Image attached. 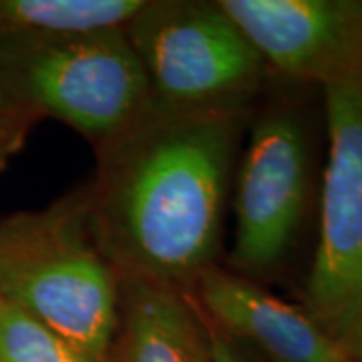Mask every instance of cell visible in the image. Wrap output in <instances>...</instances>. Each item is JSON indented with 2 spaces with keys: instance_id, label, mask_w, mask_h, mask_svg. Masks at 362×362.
Segmentation results:
<instances>
[{
  "instance_id": "ba28073f",
  "label": "cell",
  "mask_w": 362,
  "mask_h": 362,
  "mask_svg": "<svg viewBox=\"0 0 362 362\" xmlns=\"http://www.w3.org/2000/svg\"><path fill=\"white\" fill-rule=\"evenodd\" d=\"M187 294L226 337L250 342L270 362H350L304 308L238 274L211 266L199 274Z\"/></svg>"
},
{
  "instance_id": "7a4b0ae2",
  "label": "cell",
  "mask_w": 362,
  "mask_h": 362,
  "mask_svg": "<svg viewBox=\"0 0 362 362\" xmlns=\"http://www.w3.org/2000/svg\"><path fill=\"white\" fill-rule=\"evenodd\" d=\"M0 298L103 361L119 274L93 233L85 194L0 218Z\"/></svg>"
},
{
  "instance_id": "9a60e30c",
  "label": "cell",
  "mask_w": 362,
  "mask_h": 362,
  "mask_svg": "<svg viewBox=\"0 0 362 362\" xmlns=\"http://www.w3.org/2000/svg\"><path fill=\"white\" fill-rule=\"evenodd\" d=\"M8 111H18V109L11 103V99L6 97V93H4L2 85H0V113H8Z\"/></svg>"
},
{
  "instance_id": "9c48e42d",
  "label": "cell",
  "mask_w": 362,
  "mask_h": 362,
  "mask_svg": "<svg viewBox=\"0 0 362 362\" xmlns=\"http://www.w3.org/2000/svg\"><path fill=\"white\" fill-rule=\"evenodd\" d=\"M101 362H207L194 300L175 286L119 274L115 328Z\"/></svg>"
},
{
  "instance_id": "5bb4252c",
  "label": "cell",
  "mask_w": 362,
  "mask_h": 362,
  "mask_svg": "<svg viewBox=\"0 0 362 362\" xmlns=\"http://www.w3.org/2000/svg\"><path fill=\"white\" fill-rule=\"evenodd\" d=\"M197 308V306H195ZM199 312V310H197ZM199 320L204 326V337H206V358L207 362H246L244 356L233 346L232 338L226 337L220 328L207 320L199 312Z\"/></svg>"
},
{
  "instance_id": "6da1fadb",
  "label": "cell",
  "mask_w": 362,
  "mask_h": 362,
  "mask_svg": "<svg viewBox=\"0 0 362 362\" xmlns=\"http://www.w3.org/2000/svg\"><path fill=\"white\" fill-rule=\"evenodd\" d=\"M246 107L151 103L99 145L85 192L93 233L117 274L189 290L218 252Z\"/></svg>"
},
{
  "instance_id": "30bf717a",
  "label": "cell",
  "mask_w": 362,
  "mask_h": 362,
  "mask_svg": "<svg viewBox=\"0 0 362 362\" xmlns=\"http://www.w3.org/2000/svg\"><path fill=\"white\" fill-rule=\"evenodd\" d=\"M147 0H0V42L28 45L125 28Z\"/></svg>"
},
{
  "instance_id": "277c9868",
  "label": "cell",
  "mask_w": 362,
  "mask_h": 362,
  "mask_svg": "<svg viewBox=\"0 0 362 362\" xmlns=\"http://www.w3.org/2000/svg\"><path fill=\"white\" fill-rule=\"evenodd\" d=\"M125 30L159 107H246L264 78L259 52L218 2L149 0Z\"/></svg>"
},
{
  "instance_id": "52a82bcc",
  "label": "cell",
  "mask_w": 362,
  "mask_h": 362,
  "mask_svg": "<svg viewBox=\"0 0 362 362\" xmlns=\"http://www.w3.org/2000/svg\"><path fill=\"white\" fill-rule=\"evenodd\" d=\"M266 66L322 87L362 83V2L218 0Z\"/></svg>"
},
{
  "instance_id": "8fae6325",
  "label": "cell",
  "mask_w": 362,
  "mask_h": 362,
  "mask_svg": "<svg viewBox=\"0 0 362 362\" xmlns=\"http://www.w3.org/2000/svg\"><path fill=\"white\" fill-rule=\"evenodd\" d=\"M0 362H97L0 298Z\"/></svg>"
},
{
  "instance_id": "3957f363",
  "label": "cell",
  "mask_w": 362,
  "mask_h": 362,
  "mask_svg": "<svg viewBox=\"0 0 362 362\" xmlns=\"http://www.w3.org/2000/svg\"><path fill=\"white\" fill-rule=\"evenodd\" d=\"M0 85L16 109L54 117L99 145L151 105L125 28L28 45L0 42Z\"/></svg>"
},
{
  "instance_id": "5b68a950",
  "label": "cell",
  "mask_w": 362,
  "mask_h": 362,
  "mask_svg": "<svg viewBox=\"0 0 362 362\" xmlns=\"http://www.w3.org/2000/svg\"><path fill=\"white\" fill-rule=\"evenodd\" d=\"M328 161L306 308L328 328L362 294V83L324 87Z\"/></svg>"
},
{
  "instance_id": "7c38bea8",
  "label": "cell",
  "mask_w": 362,
  "mask_h": 362,
  "mask_svg": "<svg viewBox=\"0 0 362 362\" xmlns=\"http://www.w3.org/2000/svg\"><path fill=\"white\" fill-rule=\"evenodd\" d=\"M328 334L337 340L350 362H362V294L328 328Z\"/></svg>"
},
{
  "instance_id": "8992f818",
  "label": "cell",
  "mask_w": 362,
  "mask_h": 362,
  "mask_svg": "<svg viewBox=\"0 0 362 362\" xmlns=\"http://www.w3.org/2000/svg\"><path fill=\"white\" fill-rule=\"evenodd\" d=\"M308 185L304 131L288 113L254 123L235 183L233 264L240 270L272 268L288 252L302 221Z\"/></svg>"
},
{
  "instance_id": "4fadbf2b",
  "label": "cell",
  "mask_w": 362,
  "mask_h": 362,
  "mask_svg": "<svg viewBox=\"0 0 362 362\" xmlns=\"http://www.w3.org/2000/svg\"><path fill=\"white\" fill-rule=\"evenodd\" d=\"M35 115H30L23 109L0 113V169L4 168L8 157L16 153L18 147L23 145V139Z\"/></svg>"
}]
</instances>
